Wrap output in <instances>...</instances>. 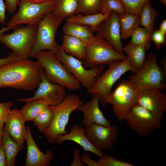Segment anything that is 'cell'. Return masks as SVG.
Masks as SVG:
<instances>
[{"mask_svg":"<svg viewBox=\"0 0 166 166\" xmlns=\"http://www.w3.org/2000/svg\"><path fill=\"white\" fill-rule=\"evenodd\" d=\"M41 68L36 62L21 60L0 67V88L30 91L38 88Z\"/></svg>","mask_w":166,"mask_h":166,"instance_id":"obj_1","label":"cell"},{"mask_svg":"<svg viewBox=\"0 0 166 166\" xmlns=\"http://www.w3.org/2000/svg\"><path fill=\"white\" fill-rule=\"evenodd\" d=\"M107 65L108 68L97 77L87 91L88 93L95 95L98 97L103 107L107 104V97L112 92V88L116 82L127 72L132 71L135 73L137 72L127 57L124 60L113 61Z\"/></svg>","mask_w":166,"mask_h":166,"instance_id":"obj_2","label":"cell"},{"mask_svg":"<svg viewBox=\"0 0 166 166\" xmlns=\"http://www.w3.org/2000/svg\"><path fill=\"white\" fill-rule=\"evenodd\" d=\"M36 61L42 68L45 75L50 81L58 84L72 91L79 89V82L66 69L50 51L43 50L39 53Z\"/></svg>","mask_w":166,"mask_h":166,"instance_id":"obj_3","label":"cell"},{"mask_svg":"<svg viewBox=\"0 0 166 166\" xmlns=\"http://www.w3.org/2000/svg\"><path fill=\"white\" fill-rule=\"evenodd\" d=\"M83 104L80 97L74 94L66 95L63 101L55 106H49L53 114L52 122L44 133L47 141L53 144L61 135L68 132L66 130L71 113Z\"/></svg>","mask_w":166,"mask_h":166,"instance_id":"obj_4","label":"cell"},{"mask_svg":"<svg viewBox=\"0 0 166 166\" xmlns=\"http://www.w3.org/2000/svg\"><path fill=\"white\" fill-rule=\"evenodd\" d=\"M157 60L155 55L148 53L141 68L135 74L130 76L128 81L138 91L151 89H166V76Z\"/></svg>","mask_w":166,"mask_h":166,"instance_id":"obj_5","label":"cell"},{"mask_svg":"<svg viewBox=\"0 0 166 166\" xmlns=\"http://www.w3.org/2000/svg\"><path fill=\"white\" fill-rule=\"evenodd\" d=\"M63 19L52 12L43 17L38 24L36 38L30 57L35 58L39 53L45 50L55 53L57 45L55 42L56 33Z\"/></svg>","mask_w":166,"mask_h":166,"instance_id":"obj_6","label":"cell"},{"mask_svg":"<svg viewBox=\"0 0 166 166\" xmlns=\"http://www.w3.org/2000/svg\"><path fill=\"white\" fill-rule=\"evenodd\" d=\"M84 42L86 52L82 62L86 68L107 65L113 61L122 60L127 58L125 55L119 53L106 41L97 36Z\"/></svg>","mask_w":166,"mask_h":166,"instance_id":"obj_7","label":"cell"},{"mask_svg":"<svg viewBox=\"0 0 166 166\" xmlns=\"http://www.w3.org/2000/svg\"><path fill=\"white\" fill-rule=\"evenodd\" d=\"M56 0L35 3L27 0H20L18 12L10 20L7 27L14 29L22 24L35 25L47 14L51 12Z\"/></svg>","mask_w":166,"mask_h":166,"instance_id":"obj_8","label":"cell"},{"mask_svg":"<svg viewBox=\"0 0 166 166\" xmlns=\"http://www.w3.org/2000/svg\"><path fill=\"white\" fill-rule=\"evenodd\" d=\"M55 54L67 70L87 91L92 86L97 77L103 72L105 67L104 65L87 69L84 67L82 61L66 53L61 46L57 44V50Z\"/></svg>","mask_w":166,"mask_h":166,"instance_id":"obj_9","label":"cell"},{"mask_svg":"<svg viewBox=\"0 0 166 166\" xmlns=\"http://www.w3.org/2000/svg\"><path fill=\"white\" fill-rule=\"evenodd\" d=\"M37 25L18 26L10 34H1L0 42L11 49L21 60H28L35 41Z\"/></svg>","mask_w":166,"mask_h":166,"instance_id":"obj_10","label":"cell"},{"mask_svg":"<svg viewBox=\"0 0 166 166\" xmlns=\"http://www.w3.org/2000/svg\"><path fill=\"white\" fill-rule=\"evenodd\" d=\"M139 91L128 80H122L115 89L107 97L106 102L112 106L113 111L119 120L126 116L137 104Z\"/></svg>","mask_w":166,"mask_h":166,"instance_id":"obj_11","label":"cell"},{"mask_svg":"<svg viewBox=\"0 0 166 166\" xmlns=\"http://www.w3.org/2000/svg\"><path fill=\"white\" fill-rule=\"evenodd\" d=\"M162 116L136 105L124 118L129 128L144 137H146L161 125Z\"/></svg>","mask_w":166,"mask_h":166,"instance_id":"obj_12","label":"cell"},{"mask_svg":"<svg viewBox=\"0 0 166 166\" xmlns=\"http://www.w3.org/2000/svg\"><path fill=\"white\" fill-rule=\"evenodd\" d=\"M85 134L88 139L97 149L111 151L116 143L118 133L116 126H106L92 124L85 127Z\"/></svg>","mask_w":166,"mask_h":166,"instance_id":"obj_13","label":"cell"},{"mask_svg":"<svg viewBox=\"0 0 166 166\" xmlns=\"http://www.w3.org/2000/svg\"><path fill=\"white\" fill-rule=\"evenodd\" d=\"M41 68V81L34 96L31 98L20 99L18 101L26 103L42 99L45 101L49 106L58 105L63 101L67 95L65 88L50 81L45 77L43 69Z\"/></svg>","mask_w":166,"mask_h":166,"instance_id":"obj_14","label":"cell"},{"mask_svg":"<svg viewBox=\"0 0 166 166\" xmlns=\"http://www.w3.org/2000/svg\"><path fill=\"white\" fill-rule=\"evenodd\" d=\"M119 14L112 11L100 25L96 36L107 42L119 53L124 55L121 42L119 21Z\"/></svg>","mask_w":166,"mask_h":166,"instance_id":"obj_15","label":"cell"},{"mask_svg":"<svg viewBox=\"0 0 166 166\" xmlns=\"http://www.w3.org/2000/svg\"><path fill=\"white\" fill-rule=\"evenodd\" d=\"M161 90L151 89L139 91L137 105L163 116L166 110V95Z\"/></svg>","mask_w":166,"mask_h":166,"instance_id":"obj_16","label":"cell"},{"mask_svg":"<svg viewBox=\"0 0 166 166\" xmlns=\"http://www.w3.org/2000/svg\"><path fill=\"white\" fill-rule=\"evenodd\" d=\"M99 100L93 94L90 100L78 106L77 110L83 113L82 124L86 127L92 124H97L106 126L112 125L110 122L104 116L99 106Z\"/></svg>","mask_w":166,"mask_h":166,"instance_id":"obj_17","label":"cell"},{"mask_svg":"<svg viewBox=\"0 0 166 166\" xmlns=\"http://www.w3.org/2000/svg\"><path fill=\"white\" fill-rule=\"evenodd\" d=\"M25 138L27 144L25 166H49L54 158L52 152L47 150L45 153L42 152L37 146L34 140L29 127H26Z\"/></svg>","mask_w":166,"mask_h":166,"instance_id":"obj_18","label":"cell"},{"mask_svg":"<svg viewBox=\"0 0 166 166\" xmlns=\"http://www.w3.org/2000/svg\"><path fill=\"white\" fill-rule=\"evenodd\" d=\"M70 140L81 146L85 151L91 152L100 157L104 155L101 151L95 147L87 137L85 128L77 124H74L70 128V132L61 135L57 137L56 142L58 144L65 141Z\"/></svg>","mask_w":166,"mask_h":166,"instance_id":"obj_19","label":"cell"},{"mask_svg":"<svg viewBox=\"0 0 166 166\" xmlns=\"http://www.w3.org/2000/svg\"><path fill=\"white\" fill-rule=\"evenodd\" d=\"M25 122L20 110L14 109L11 110L4 126L10 137L21 144H23L25 140L26 133Z\"/></svg>","mask_w":166,"mask_h":166,"instance_id":"obj_20","label":"cell"},{"mask_svg":"<svg viewBox=\"0 0 166 166\" xmlns=\"http://www.w3.org/2000/svg\"><path fill=\"white\" fill-rule=\"evenodd\" d=\"M61 46L69 54L76 57L82 62L84 60L86 46L85 42L81 39L71 35L65 34Z\"/></svg>","mask_w":166,"mask_h":166,"instance_id":"obj_21","label":"cell"},{"mask_svg":"<svg viewBox=\"0 0 166 166\" xmlns=\"http://www.w3.org/2000/svg\"><path fill=\"white\" fill-rule=\"evenodd\" d=\"M109 15L103 14L101 12L89 15L78 13L68 18L66 21L68 22L88 26L93 32H96L101 24Z\"/></svg>","mask_w":166,"mask_h":166,"instance_id":"obj_22","label":"cell"},{"mask_svg":"<svg viewBox=\"0 0 166 166\" xmlns=\"http://www.w3.org/2000/svg\"><path fill=\"white\" fill-rule=\"evenodd\" d=\"M2 143L3 146L6 159L7 166H15V160L19 152L25 148L23 144L14 141L9 136L4 126L3 128Z\"/></svg>","mask_w":166,"mask_h":166,"instance_id":"obj_23","label":"cell"},{"mask_svg":"<svg viewBox=\"0 0 166 166\" xmlns=\"http://www.w3.org/2000/svg\"><path fill=\"white\" fill-rule=\"evenodd\" d=\"M123 50L127 55L132 64L138 71L144 64L146 55L144 45L130 42L123 47Z\"/></svg>","mask_w":166,"mask_h":166,"instance_id":"obj_24","label":"cell"},{"mask_svg":"<svg viewBox=\"0 0 166 166\" xmlns=\"http://www.w3.org/2000/svg\"><path fill=\"white\" fill-rule=\"evenodd\" d=\"M119 21L121 39L131 37L133 31L140 25L139 14L125 13L119 15Z\"/></svg>","mask_w":166,"mask_h":166,"instance_id":"obj_25","label":"cell"},{"mask_svg":"<svg viewBox=\"0 0 166 166\" xmlns=\"http://www.w3.org/2000/svg\"><path fill=\"white\" fill-rule=\"evenodd\" d=\"M20 110L25 122L33 121L43 110L49 106L45 100L37 99L26 103Z\"/></svg>","mask_w":166,"mask_h":166,"instance_id":"obj_26","label":"cell"},{"mask_svg":"<svg viewBox=\"0 0 166 166\" xmlns=\"http://www.w3.org/2000/svg\"><path fill=\"white\" fill-rule=\"evenodd\" d=\"M63 31L65 34L77 38L83 41L88 40L93 37V31L87 26L66 22L64 24Z\"/></svg>","mask_w":166,"mask_h":166,"instance_id":"obj_27","label":"cell"},{"mask_svg":"<svg viewBox=\"0 0 166 166\" xmlns=\"http://www.w3.org/2000/svg\"><path fill=\"white\" fill-rule=\"evenodd\" d=\"M158 13L152 6L150 0L143 6L139 14L140 25L152 33L155 30V22Z\"/></svg>","mask_w":166,"mask_h":166,"instance_id":"obj_28","label":"cell"},{"mask_svg":"<svg viewBox=\"0 0 166 166\" xmlns=\"http://www.w3.org/2000/svg\"><path fill=\"white\" fill-rule=\"evenodd\" d=\"M79 0H56L52 12L63 19L75 14Z\"/></svg>","mask_w":166,"mask_h":166,"instance_id":"obj_29","label":"cell"},{"mask_svg":"<svg viewBox=\"0 0 166 166\" xmlns=\"http://www.w3.org/2000/svg\"><path fill=\"white\" fill-rule=\"evenodd\" d=\"M102 0H79L75 14L84 15L97 14L101 12Z\"/></svg>","mask_w":166,"mask_h":166,"instance_id":"obj_30","label":"cell"},{"mask_svg":"<svg viewBox=\"0 0 166 166\" xmlns=\"http://www.w3.org/2000/svg\"><path fill=\"white\" fill-rule=\"evenodd\" d=\"M53 117L49 106L43 110L33 121L34 125L44 133L51 125Z\"/></svg>","mask_w":166,"mask_h":166,"instance_id":"obj_31","label":"cell"},{"mask_svg":"<svg viewBox=\"0 0 166 166\" xmlns=\"http://www.w3.org/2000/svg\"><path fill=\"white\" fill-rule=\"evenodd\" d=\"M152 33L144 28L139 27L133 32L130 42L136 44H142L146 49L150 48L151 46Z\"/></svg>","mask_w":166,"mask_h":166,"instance_id":"obj_32","label":"cell"},{"mask_svg":"<svg viewBox=\"0 0 166 166\" xmlns=\"http://www.w3.org/2000/svg\"><path fill=\"white\" fill-rule=\"evenodd\" d=\"M112 11L117 12L119 15L126 13L125 6L121 0H102L101 12L109 15Z\"/></svg>","mask_w":166,"mask_h":166,"instance_id":"obj_33","label":"cell"},{"mask_svg":"<svg viewBox=\"0 0 166 166\" xmlns=\"http://www.w3.org/2000/svg\"><path fill=\"white\" fill-rule=\"evenodd\" d=\"M125 8L126 12L139 14L145 3L149 0H121Z\"/></svg>","mask_w":166,"mask_h":166,"instance_id":"obj_34","label":"cell"},{"mask_svg":"<svg viewBox=\"0 0 166 166\" xmlns=\"http://www.w3.org/2000/svg\"><path fill=\"white\" fill-rule=\"evenodd\" d=\"M100 166H133L129 163L118 160L110 155H103L97 161Z\"/></svg>","mask_w":166,"mask_h":166,"instance_id":"obj_35","label":"cell"},{"mask_svg":"<svg viewBox=\"0 0 166 166\" xmlns=\"http://www.w3.org/2000/svg\"><path fill=\"white\" fill-rule=\"evenodd\" d=\"M13 105L10 101L0 102V128L4 126Z\"/></svg>","mask_w":166,"mask_h":166,"instance_id":"obj_36","label":"cell"},{"mask_svg":"<svg viewBox=\"0 0 166 166\" xmlns=\"http://www.w3.org/2000/svg\"><path fill=\"white\" fill-rule=\"evenodd\" d=\"M165 35L159 30H155L152 33L151 40L157 48H163L164 46L166 44Z\"/></svg>","mask_w":166,"mask_h":166,"instance_id":"obj_37","label":"cell"},{"mask_svg":"<svg viewBox=\"0 0 166 166\" xmlns=\"http://www.w3.org/2000/svg\"><path fill=\"white\" fill-rule=\"evenodd\" d=\"M13 52L9 53L7 57L4 58H0V67L9 62L21 60Z\"/></svg>","mask_w":166,"mask_h":166,"instance_id":"obj_38","label":"cell"},{"mask_svg":"<svg viewBox=\"0 0 166 166\" xmlns=\"http://www.w3.org/2000/svg\"><path fill=\"white\" fill-rule=\"evenodd\" d=\"M20 0H6L5 5L6 10L10 13L15 12L18 5Z\"/></svg>","mask_w":166,"mask_h":166,"instance_id":"obj_39","label":"cell"},{"mask_svg":"<svg viewBox=\"0 0 166 166\" xmlns=\"http://www.w3.org/2000/svg\"><path fill=\"white\" fill-rule=\"evenodd\" d=\"M82 162L85 164L89 166H100L98 161H96L92 160L90 156L87 154H83L80 157Z\"/></svg>","mask_w":166,"mask_h":166,"instance_id":"obj_40","label":"cell"},{"mask_svg":"<svg viewBox=\"0 0 166 166\" xmlns=\"http://www.w3.org/2000/svg\"><path fill=\"white\" fill-rule=\"evenodd\" d=\"M73 160L70 164L71 166H84V165L81 160L80 156V150L77 148L73 151Z\"/></svg>","mask_w":166,"mask_h":166,"instance_id":"obj_41","label":"cell"},{"mask_svg":"<svg viewBox=\"0 0 166 166\" xmlns=\"http://www.w3.org/2000/svg\"><path fill=\"white\" fill-rule=\"evenodd\" d=\"M6 7L3 0H0V24H5Z\"/></svg>","mask_w":166,"mask_h":166,"instance_id":"obj_42","label":"cell"},{"mask_svg":"<svg viewBox=\"0 0 166 166\" xmlns=\"http://www.w3.org/2000/svg\"><path fill=\"white\" fill-rule=\"evenodd\" d=\"M0 166H7L6 156L2 143L0 145Z\"/></svg>","mask_w":166,"mask_h":166,"instance_id":"obj_43","label":"cell"},{"mask_svg":"<svg viewBox=\"0 0 166 166\" xmlns=\"http://www.w3.org/2000/svg\"><path fill=\"white\" fill-rule=\"evenodd\" d=\"M160 67L164 74L166 76V57L165 56L161 59Z\"/></svg>","mask_w":166,"mask_h":166,"instance_id":"obj_44","label":"cell"},{"mask_svg":"<svg viewBox=\"0 0 166 166\" xmlns=\"http://www.w3.org/2000/svg\"><path fill=\"white\" fill-rule=\"evenodd\" d=\"M159 30L162 33L166 35V20L164 19L160 23Z\"/></svg>","mask_w":166,"mask_h":166,"instance_id":"obj_45","label":"cell"},{"mask_svg":"<svg viewBox=\"0 0 166 166\" xmlns=\"http://www.w3.org/2000/svg\"><path fill=\"white\" fill-rule=\"evenodd\" d=\"M10 28H8L7 27H4L2 28L1 30H0V34H2L3 33H4V32L7 31L9 30H11Z\"/></svg>","mask_w":166,"mask_h":166,"instance_id":"obj_46","label":"cell"},{"mask_svg":"<svg viewBox=\"0 0 166 166\" xmlns=\"http://www.w3.org/2000/svg\"><path fill=\"white\" fill-rule=\"evenodd\" d=\"M29 1L35 2V3H40L42 2L50 0H27Z\"/></svg>","mask_w":166,"mask_h":166,"instance_id":"obj_47","label":"cell"},{"mask_svg":"<svg viewBox=\"0 0 166 166\" xmlns=\"http://www.w3.org/2000/svg\"><path fill=\"white\" fill-rule=\"evenodd\" d=\"M3 126L0 128V145L2 143V136Z\"/></svg>","mask_w":166,"mask_h":166,"instance_id":"obj_48","label":"cell"},{"mask_svg":"<svg viewBox=\"0 0 166 166\" xmlns=\"http://www.w3.org/2000/svg\"><path fill=\"white\" fill-rule=\"evenodd\" d=\"M159 2L166 6V0H159Z\"/></svg>","mask_w":166,"mask_h":166,"instance_id":"obj_49","label":"cell"}]
</instances>
